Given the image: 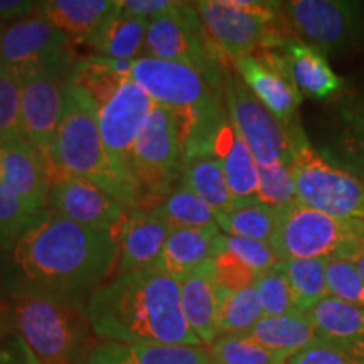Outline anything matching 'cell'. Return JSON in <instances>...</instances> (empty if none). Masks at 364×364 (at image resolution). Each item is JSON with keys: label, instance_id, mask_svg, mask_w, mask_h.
I'll return each instance as SVG.
<instances>
[{"label": "cell", "instance_id": "obj_1", "mask_svg": "<svg viewBox=\"0 0 364 364\" xmlns=\"http://www.w3.org/2000/svg\"><path fill=\"white\" fill-rule=\"evenodd\" d=\"M113 231L83 226L51 209L0 250L2 299L36 297L85 311L91 294L115 273Z\"/></svg>", "mask_w": 364, "mask_h": 364}, {"label": "cell", "instance_id": "obj_2", "mask_svg": "<svg viewBox=\"0 0 364 364\" xmlns=\"http://www.w3.org/2000/svg\"><path fill=\"white\" fill-rule=\"evenodd\" d=\"M83 314L102 341L203 346L182 312L179 282L157 267L113 275L91 294Z\"/></svg>", "mask_w": 364, "mask_h": 364}, {"label": "cell", "instance_id": "obj_3", "mask_svg": "<svg viewBox=\"0 0 364 364\" xmlns=\"http://www.w3.org/2000/svg\"><path fill=\"white\" fill-rule=\"evenodd\" d=\"M98 105L88 91L70 81L56 136L49 156L53 181L58 176L83 177L108 191L127 209H136L129 191L113 174L100 134Z\"/></svg>", "mask_w": 364, "mask_h": 364}, {"label": "cell", "instance_id": "obj_4", "mask_svg": "<svg viewBox=\"0 0 364 364\" xmlns=\"http://www.w3.org/2000/svg\"><path fill=\"white\" fill-rule=\"evenodd\" d=\"M0 311L41 364H76L95 343L85 314L36 297L0 300Z\"/></svg>", "mask_w": 364, "mask_h": 364}, {"label": "cell", "instance_id": "obj_5", "mask_svg": "<svg viewBox=\"0 0 364 364\" xmlns=\"http://www.w3.org/2000/svg\"><path fill=\"white\" fill-rule=\"evenodd\" d=\"M191 4L213 44L231 63L247 54L280 49L292 38L280 21V2L199 0Z\"/></svg>", "mask_w": 364, "mask_h": 364}, {"label": "cell", "instance_id": "obj_6", "mask_svg": "<svg viewBox=\"0 0 364 364\" xmlns=\"http://www.w3.org/2000/svg\"><path fill=\"white\" fill-rule=\"evenodd\" d=\"M364 241V223L341 221L299 201L280 209L270 245L287 260H353Z\"/></svg>", "mask_w": 364, "mask_h": 364}, {"label": "cell", "instance_id": "obj_7", "mask_svg": "<svg viewBox=\"0 0 364 364\" xmlns=\"http://www.w3.org/2000/svg\"><path fill=\"white\" fill-rule=\"evenodd\" d=\"M132 176L139 191V209H150L181 182L184 147L177 117L154 105L132 150Z\"/></svg>", "mask_w": 364, "mask_h": 364}, {"label": "cell", "instance_id": "obj_8", "mask_svg": "<svg viewBox=\"0 0 364 364\" xmlns=\"http://www.w3.org/2000/svg\"><path fill=\"white\" fill-rule=\"evenodd\" d=\"M280 21L292 38L322 54L364 49V4L348 0L280 2Z\"/></svg>", "mask_w": 364, "mask_h": 364}, {"label": "cell", "instance_id": "obj_9", "mask_svg": "<svg viewBox=\"0 0 364 364\" xmlns=\"http://www.w3.org/2000/svg\"><path fill=\"white\" fill-rule=\"evenodd\" d=\"M144 56L181 63L220 83L233 66L213 44L191 2H177L169 12L149 21Z\"/></svg>", "mask_w": 364, "mask_h": 364}, {"label": "cell", "instance_id": "obj_10", "mask_svg": "<svg viewBox=\"0 0 364 364\" xmlns=\"http://www.w3.org/2000/svg\"><path fill=\"white\" fill-rule=\"evenodd\" d=\"M297 201L341 221L364 223V182L341 169L304 140L290 166Z\"/></svg>", "mask_w": 364, "mask_h": 364}, {"label": "cell", "instance_id": "obj_11", "mask_svg": "<svg viewBox=\"0 0 364 364\" xmlns=\"http://www.w3.org/2000/svg\"><path fill=\"white\" fill-rule=\"evenodd\" d=\"M225 103L231 124L235 125L258 166L287 164L292 166L295 149L307 136L295 135L252 93L231 66L225 78Z\"/></svg>", "mask_w": 364, "mask_h": 364}, {"label": "cell", "instance_id": "obj_12", "mask_svg": "<svg viewBox=\"0 0 364 364\" xmlns=\"http://www.w3.org/2000/svg\"><path fill=\"white\" fill-rule=\"evenodd\" d=\"M154 100L132 78H127L112 97L100 105V134L113 174L134 196L139 209V191L132 176V150L154 108Z\"/></svg>", "mask_w": 364, "mask_h": 364}, {"label": "cell", "instance_id": "obj_13", "mask_svg": "<svg viewBox=\"0 0 364 364\" xmlns=\"http://www.w3.org/2000/svg\"><path fill=\"white\" fill-rule=\"evenodd\" d=\"M41 9V7H39ZM70 36L38 11L12 24L0 26V70L26 78L66 59L76 58Z\"/></svg>", "mask_w": 364, "mask_h": 364}, {"label": "cell", "instance_id": "obj_14", "mask_svg": "<svg viewBox=\"0 0 364 364\" xmlns=\"http://www.w3.org/2000/svg\"><path fill=\"white\" fill-rule=\"evenodd\" d=\"M76 58L66 59L22 78V139L33 144L49 161L56 136L66 86Z\"/></svg>", "mask_w": 364, "mask_h": 364}, {"label": "cell", "instance_id": "obj_15", "mask_svg": "<svg viewBox=\"0 0 364 364\" xmlns=\"http://www.w3.org/2000/svg\"><path fill=\"white\" fill-rule=\"evenodd\" d=\"M235 71L265 107L292 134H304L299 125L302 93L295 86L284 53L265 49L233 61Z\"/></svg>", "mask_w": 364, "mask_h": 364}, {"label": "cell", "instance_id": "obj_16", "mask_svg": "<svg viewBox=\"0 0 364 364\" xmlns=\"http://www.w3.org/2000/svg\"><path fill=\"white\" fill-rule=\"evenodd\" d=\"M49 209L70 221L113 233L130 211L98 184L75 176H58L53 181Z\"/></svg>", "mask_w": 364, "mask_h": 364}, {"label": "cell", "instance_id": "obj_17", "mask_svg": "<svg viewBox=\"0 0 364 364\" xmlns=\"http://www.w3.org/2000/svg\"><path fill=\"white\" fill-rule=\"evenodd\" d=\"M0 184L39 209H49L51 164L24 139L0 144Z\"/></svg>", "mask_w": 364, "mask_h": 364}, {"label": "cell", "instance_id": "obj_18", "mask_svg": "<svg viewBox=\"0 0 364 364\" xmlns=\"http://www.w3.org/2000/svg\"><path fill=\"white\" fill-rule=\"evenodd\" d=\"M172 228L145 209L127 211L115 238L118 245V262L115 275L156 267L166 247Z\"/></svg>", "mask_w": 364, "mask_h": 364}, {"label": "cell", "instance_id": "obj_19", "mask_svg": "<svg viewBox=\"0 0 364 364\" xmlns=\"http://www.w3.org/2000/svg\"><path fill=\"white\" fill-rule=\"evenodd\" d=\"M76 364H215L206 346L95 341Z\"/></svg>", "mask_w": 364, "mask_h": 364}, {"label": "cell", "instance_id": "obj_20", "mask_svg": "<svg viewBox=\"0 0 364 364\" xmlns=\"http://www.w3.org/2000/svg\"><path fill=\"white\" fill-rule=\"evenodd\" d=\"M181 306L191 331L203 346H211L218 338L216 317L223 292L213 279L211 262L179 280Z\"/></svg>", "mask_w": 364, "mask_h": 364}, {"label": "cell", "instance_id": "obj_21", "mask_svg": "<svg viewBox=\"0 0 364 364\" xmlns=\"http://www.w3.org/2000/svg\"><path fill=\"white\" fill-rule=\"evenodd\" d=\"M213 157L221 164V169L230 186L231 194L241 204L257 203L258 162L245 144L230 117L218 130L213 144Z\"/></svg>", "mask_w": 364, "mask_h": 364}, {"label": "cell", "instance_id": "obj_22", "mask_svg": "<svg viewBox=\"0 0 364 364\" xmlns=\"http://www.w3.org/2000/svg\"><path fill=\"white\" fill-rule=\"evenodd\" d=\"M220 235L218 226L172 230L156 267L179 282L191 272L215 260Z\"/></svg>", "mask_w": 364, "mask_h": 364}, {"label": "cell", "instance_id": "obj_23", "mask_svg": "<svg viewBox=\"0 0 364 364\" xmlns=\"http://www.w3.org/2000/svg\"><path fill=\"white\" fill-rule=\"evenodd\" d=\"M297 90L311 98L326 100L343 90L344 81L329 66L326 54L302 41L290 38L280 48Z\"/></svg>", "mask_w": 364, "mask_h": 364}, {"label": "cell", "instance_id": "obj_24", "mask_svg": "<svg viewBox=\"0 0 364 364\" xmlns=\"http://www.w3.org/2000/svg\"><path fill=\"white\" fill-rule=\"evenodd\" d=\"M118 9H122L120 0H46L41 2L39 11L73 41L88 43Z\"/></svg>", "mask_w": 364, "mask_h": 364}, {"label": "cell", "instance_id": "obj_25", "mask_svg": "<svg viewBox=\"0 0 364 364\" xmlns=\"http://www.w3.org/2000/svg\"><path fill=\"white\" fill-rule=\"evenodd\" d=\"M149 21L135 17L118 9L112 14L102 27L88 39V44L98 56L117 61H136L145 54Z\"/></svg>", "mask_w": 364, "mask_h": 364}, {"label": "cell", "instance_id": "obj_26", "mask_svg": "<svg viewBox=\"0 0 364 364\" xmlns=\"http://www.w3.org/2000/svg\"><path fill=\"white\" fill-rule=\"evenodd\" d=\"M317 338L364 349V307L327 297L307 314Z\"/></svg>", "mask_w": 364, "mask_h": 364}, {"label": "cell", "instance_id": "obj_27", "mask_svg": "<svg viewBox=\"0 0 364 364\" xmlns=\"http://www.w3.org/2000/svg\"><path fill=\"white\" fill-rule=\"evenodd\" d=\"M181 184L201 198L213 211L226 213L243 206L231 194L221 164L213 156H198L184 161Z\"/></svg>", "mask_w": 364, "mask_h": 364}, {"label": "cell", "instance_id": "obj_28", "mask_svg": "<svg viewBox=\"0 0 364 364\" xmlns=\"http://www.w3.org/2000/svg\"><path fill=\"white\" fill-rule=\"evenodd\" d=\"M247 336L268 349L289 353L292 356L317 339L316 327L307 314L302 312L263 316Z\"/></svg>", "mask_w": 364, "mask_h": 364}, {"label": "cell", "instance_id": "obj_29", "mask_svg": "<svg viewBox=\"0 0 364 364\" xmlns=\"http://www.w3.org/2000/svg\"><path fill=\"white\" fill-rule=\"evenodd\" d=\"M336 152L364 182V90L349 95L339 105Z\"/></svg>", "mask_w": 364, "mask_h": 364}, {"label": "cell", "instance_id": "obj_30", "mask_svg": "<svg viewBox=\"0 0 364 364\" xmlns=\"http://www.w3.org/2000/svg\"><path fill=\"white\" fill-rule=\"evenodd\" d=\"M132 65L134 61H117L97 54L78 59L71 70L70 81L88 91L100 107L105 100L112 97L118 86L130 78Z\"/></svg>", "mask_w": 364, "mask_h": 364}, {"label": "cell", "instance_id": "obj_31", "mask_svg": "<svg viewBox=\"0 0 364 364\" xmlns=\"http://www.w3.org/2000/svg\"><path fill=\"white\" fill-rule=\"evenodd\" d=\"M154 216L169 225L172 230H184V228H211L216 225V213L198 198L186 186H176L171 193H167L161 201H157L150 209Z\"/></svg>", "mask_w": 364, "mask_h": 364}, {"label": "cell", "instance_id": "obj_32", "mask_svg": "<svg viewBox=\"0 0 364 364\" xmlns=\"http://www.w3.org/2000/svg\"><path fill=\"white\" fill-rule=\"evenodd\" d=\"M279 216L280 209L265 206L257 201L243 204L231 211L218 213L216 225L225 235L270 243L277 223H279Z\"/></svg>", "mask_w": 364, "mask_h": 364}, {"label": "cell", "instance_id": "obj_33", "mask_svg": "<svg viewBox=\"0 0 364 364\" xmlns=\"http://www.w3.org/2000/svg\"><path fill=\"white\" fill-rule=\"evenodd\" d=\"M326 262L327 260H287L280 263V268L289 280L299 312L309 314L318 302L329 297Z\"/></svg>", "mask_w": 364, "mask_h": 364}, {"label": "cell", "instance_id": "obj_34", "mask_svg": "<svg viewBox=\"0 0 364 364\" xmlns=\"http://www.w3.org/2000/svg\"><path fill=\"white\" fill-rule=\"evenodd\" d=\"M215 364H287L292 354L258 344L247 334H223L209 346Z\"/></svg>", "mask_w": 364, "mask_h": 364}, {"label": "cell", "instance_id": "obj_35", "mask_svg": "<svg viewBox=\"0 0 364 364\" xmlns=\"http://www.w3.org/2000/svg\"><path fill=\"white\" fill-rule=\"evenodd\" d=\"M263 316L265 314L255 285L240 292L223 295L216 317L218 336L247 334Z\"/></svg>", "mask_w": 364, "mask_h": 364}, {"label": "cell", "instance_id": "obj_36", "mask_svg": "<svg viewBox=\"0 0 364 364\" xmlns=\"http://www.w3.org/2000/svg\"><path fill=\"white\" fill-rule=\"evenodd\" d=\"M46 211L0 184V250L34 226Z\"/></svg>", "mask_w": 364, "mask_h": 364}, {"label": "cell", "instance_id": "obj_37", "mask_svg": "<svg viewBox=\"0 0 364 364\" xmlns=\"http://www.w3.org/2000/svg\"><path fill=\"white\" fill-rule=\"evenodd\" d=\"M257 201L275 209H285L297 203L290 166L282 162L258 166Z\"/></svg>", "mask_w": 364, "mask_h": 364}, {"label": "cell", "instance_id": "obj_38", "mask_svg": "<svg viewBox=\"0 0 364 364\" xmlns=\"http://www.w3.org/2000/svg\"><path fill=\"white\" fill-rule=\"evenodd\" d=\"M22 80L0 70V144L22 139Z\"/></svg>", "mask_w": 364, "mask_h": 364}, {"label": "cell", "instance_id": "obj_39", "mask_svg": "<svg viewBox=\"0 0 364 364\" xmlns=\"http://www.w3.org/2000/svg\"><path fill=\"white\" fill-rule=\"evenodd\" d=\"M255 289L260 297L265 316H285V314L299 312L295 307L289 280L280 265L262 273L255 282Z\"/></svg>", "mask_w": 364, "mask_h": 364}, {"label": "cell", "instance_id": "obj_40", "mask_svg": "<svg viewBox=\"0 0 364 364\" xmlns=\"http://www.w3.org/2000/svg\"><path fill=\"white\" fill-rule=\"evenodd\" d=\"M326 277L331 297L364 307V285L351 260H338V258L327 260Z\"/></svg>", "mask_w": 364, "mask_h": 364}, {"label": "cell", "instance_id": "obj_41", "mask_svg": "<svg viewBox=\"0 0 364 364\" xmlns=\"http://www.w3.org/2000/svg\"><path fill=\"white\" fill-rule=\"evenodd\" d=\"M221 250L231 252L240 258L241 262L247 263V265L262 275L277 265H280L279 257H277L275 250L270 243L267 241H257V240H248V238H240V236H230L221 233L220 235V243H218V253Z\"/></svg>", "mask_w": 364, "mask_h": 364}, {"label": "cell", "instance_id": "obj_42", "mask_svg": "<svg viewBox=\"0 0 364 364\" xmlns=\"http://www.w3.org/2000/svg\"><path fill=\"white\" fill-rule=\"evenodd\" d=\"M287 364H364V349L317 338L295 353Z\"/></svg>", "mask_w": 364, "mask_h": 364}, {"label": "cell", "instance_id": "obj_43", "mask_svg": "<svg viewBox=\"0 0 364 364\" xmlns=\"http://www.w3.org/2000/svg\"><path fill=\"white\" fill-rule=\"evenodd\" d=\"M213 267V279H215L216 285L220 287L223 292L235 294L240 290L253 287L255 282L258 280V273L252 270L247 263L240 260L236 255L226 250H221L216 255L215 260L211 262Z\"/></svg>", "mask_w": 364, "mask_h": 364}, {"label": "cell", "instance_id": "obj_44", "mask_svg": "<svg viewBox=\"0 0 364 364\" xmlns=\"http://www.w3.org/2000/svg\"><path fill=\"white\" fill-rule=\"evenodd\" d=\"M0 364H41L0 311Z\"/></svg>", "mask_w": 364, "mask_h": 364}, {"label": "cell", "instance_id": "obj_45", "mask_svg": "<svg viewBox=\"0 0 364 364\" xmlns=\"http://www.w3.org/2000/svg\"><path fill=\"white\" fill-rule=\"evenodd\" d=\"M120 4L125 12L150 21L169 12L171 9L176 7L177 2H172V0H120Z\"/></svg>", "mask_w": 364, "mask_h": 364}, {"label": "cell", "instance_id": "obj_46", "mask_svg": "<svg viewBox=\"0 0 364 364\" xmlns=\"http://www.w3.org/2000/svg\"><path fill=\"white\" fill-rule=\"evenodd\" d=\"M41 2L34 0H0V26L12 24L38 12Z\"/></svg>", "mask_w": 364, "mask_h": 364}, {"label": "cell", "instance_id": "obj_47", "mask_svg": "<svg viewBox=\"0 0 364 364\" xmlns=\"http://www.w3.org/2000/svg\"><path fill=\"white\" fill-rule=\"evenodd\" d=\"M351 262L354 263V267H356V270L359 273V277H361V282L364 285V241L361 243V247H359L358 253L354 255V258Z\"/></svg>", "mask_w": 364, "mask_h": 364}, {"label": "cell", "instance_id": "obj_48", "mask_svg": "<svg viewBox=\"0 0 364 364\" xmlns=\"http://www.w3.org/2000/svg\"><path fill=\"white\" fill-rule=\"evenodd\" d=\"M0 300H2V295H0Z\"/></svg>", "mask_w": 364, "mask_h": 364}]
</instances>
